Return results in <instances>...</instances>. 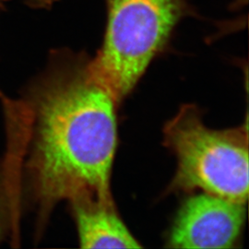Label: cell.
Listing matches in <instances>:
<instances>
[{"mask_svg":"<svg viewBox=\"0 0 249 249\" xmlns=\"http://www.w3.org/2000/svg\"><path fill=\"white\" fill-rule=\"evenodd\" d=\"M22 150V200L39 234L55 205L80 195L113 199L116 102L84 53L59 50L22 98L5 103Z\"/></svg>","mask_w":249,"mask_h":249,"instance_id":"cell-1","label":"cell"},{"mask_svg":"<svg viewBox=\"0 0 249 249\" xmlns=\"http://www.w3.org/2000/svg\"><path fill=\"white\" fill-rule=\"evenodd\" d=\"M105 1V36L89 69L118 105L165 48L178 23L196 13L188 0Z\"/></svg>","mask_w":249,"mask_h":249,"instance_id":"cell-2","label":"cell"},{"mask_svg":"<svg viewBox=\"0 0 249 249\" xmlns=\"http://www.w3.org/2000/svg\"><path fill=\"white\" fill-rule=\"evenodd\" d=\"M194 105L182 107L166 124L164 144L177 158L169 191L202 190L247 204L249 197V130H216L202 121Z\"/></svg>","mask_w":249,"mask_h":249,"instance_id":"cell-3","label":"cell"},{"mask_svg":"<svg viewBox=\"0 0 249 249\" xmlns=\"http://www.w3.org/2000/svg\"><path fill=\"white\" fill-rule=\"evenodd\" d=\"M246 220V204L206 192L189 196L171 228L170 249H231Z\"/></svg>","mask_w":249,"mask_h":249,"instance_id":"cell-4","label":"cell"},{"mask_svg":"<svg viewBox=\"0 0 249 249\" xmlns=\"http://www.w3.org/2000/svg\"><path fill=\"white\" fill-rule=\"evenodd\" d=\"M69 202L81 249L142 248L116 213L113 199L80 195Z\"/></svg>","mask_w":249,"mask_h":249,"instance_id":"cell-5","label":"cell"},{"mask_svg":"<svg viewBox=\"0 0 249 249\" xmlns=\"http://www.w3.org/2000/svg\"><path fill=\"white\" fill-rule=\"evenodd\" d=\"M6 158L0 160V244L18 230L21 209V186Z\"/></svg>","mask_w":249,"mask_h":249,"instance_id":"cell-6","label":"cell"},{"mask_svg":"<svg viewBox=\"0 0 249 249\" xmlns=\"http://www.w3.org/2000/svg\"><path fill=\"white\" fill-rule=\"evenodd\" d=\"M30 1L36 7L45 8V7L51 6L53 2H55L56 0H30Z\"/></svg>","mask_w":249,"mask_h":249,"instance_id":"cell-7","label":"cell"}]
</instances>
